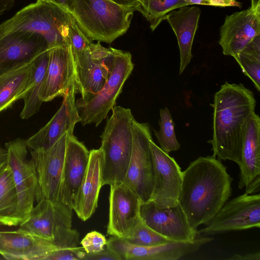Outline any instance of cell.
Segmentation results:
<instances>
[{
    "instance_id": "9",
    "label": "cell",
    "mask_w": 260,
    "mask_h": 260,
    "mask_svg": "<svg viewBox=\"0 0 260 260\" xmlns=\"http://www.w3.org/2000/svg\"><path fill=\"white\" fill-rule=\"evenodd\" d=\"M77 93L82 101L97 93L108 80L113 68V48H106L100 42L91 43L85 49L73 52Z\"/></svg>"
},
{
    "instance_id": "24",
    "label": "cell",
    "mask_w": 260,
    "mask_h": 260,
    "mask_svg": "<svg viewBox=\"0 0 260 260\" xmlns=\"http://www.w3.org/2000/svg\"><path fill=\"white\" fill-rule=\"evenodd\" d=\"M238 188L245 187L260 175V118L253 114L243 141Z\"/></svg>"
},
{
    "instance_id": "31",
    "label": "cell",
    "mask_w": 260,
    "mask_h": 260,
    "mask_svg": "<svg viewBox=\"0 0 260 260\" xmlns=\"http://www.w3.org/2000/svg\"><path fill=\"white\" fill-rule=\"evenodd\" d=\"M123 239L129 243L145 246H154L172 242L150 228L144 223L141 217Z\"/></svg>"
},
{
    "instance_id": "5",
    "label": "cell",
    "mask_w": 260,
    "mask_h": 260,
    "mask_svg": "<svg viewBox=\"0 0 260 260\" xmlns=\"http://www.w3.org/2000/svg\"><path fill=\"white\" fill-rule=\"evenodd\" d=\"M111 110L101 136L103 186L123 183L133 148L134 117L131 109L115 106Z\"/></svg>"
},
{
    "instance_id": "4",
    "label": "cell",
    "mask_w": 260,
    "mask_h": 260,
    "mask_svg": "<svg viewBox=\"0 0 260 260\" xmlns=\"http://www.w3.org/2000/svg\"><path fill=\"white\" fill-rule=\"evenodd\" d=\"M70 13L92 41L111 43L128 29L134 13L140 6H127L110 0H72Z\"/></svg>"
},
{
    "instance_id": "21",
    "label": "cell",
    "mask_w": 260,
    "mask_h": 260,
    "mask_svg": "<svg viewBox=\"0 0 260 260\" xmlns=\"http://www.w3.org/2000/svg\"><path fill=\"white\" fill-rule=\"evenodd\" d=\"M59 248L20 228L0 231V254L7 259L45 260Z\"/></svg>"
},
{
    "instance_id": "27",
    "label": "cell",
    "mask_w": 260,
    "mask_h": 260,
    "mask_svg": "<svg viewBox=\"0 0 260 260\" xmlns=\"http://www.w3.org/2000/svg\"><path fill=\"white\" fill-rule=\"evenodd\" d=\"M48 56L49 50L40 54L33 61L34 67L28 89L22 98L24 106L20 114L22 119H28L36 114L43 103L40 99V93L47 66Z\"/></svg>"
},
{
    "instance_id": "39",
    "label": "cell",
    "mask_w": 260,
    "mask_h": 260,
    "mask_svg": "<svg viewBox=\"0 0 260 260\" xmlns=\"http://www.w3.org/2000/svg\"><path fill=\"white\" fill-rule=\"evenodd\" d=\"M14 3V0H0V17L6 11L11 9Z\"/></svg>"
},
{
    "instance_id": "40",
    "label": "cell",
    "mask_w": 260,
    "mask_h": 260,
    "mask_svg": "<svg viewBox=\"0 0 260 260\" xmlns=\"http://www.w3.org/2000/svg\"><path fill=\"white\" fill-rule=\"evenodd\" d=\"M112 2L122 6H140V4L135 0H110Z\"/></svg>"
},
{
    "instance_id": "7",
    "label": "cell",
    "mask_w": 260,
    "mask_h": 260,
    "mask_svg": "<svg viewBox=\"0 0 260 260\" xmlns=\"http://www.w3.org/2000/svg\"><path fill=\"white\" fill-rule=\"evenodd\" d=\"M113 63L110 75L102 88L86 101L76 104L83 125H99L115 106L125 81L134 69L131 54L113 48Z\"/></svg>"
},
{
    "instance_id": "25",
    "label": "cell",
    "mask_w": 260,
    "mask_h": 260,
    "mask_svg": "<svg viewBox=\"0 0 260 260\" xmlns=\"http://www.w3.org/2000/svg\"><path fill=\"white\" fill-rule=\"evenodd\" d=\"M33 61L0 76V112L22 99L28 89Z\"/></svg>"
},
{
    "instance_id": "19",
    "label": "cell",
    "mask_w": 260,
    "mask_h": 260,
    "mask_svg": "<svg viewBox=\"0 0 260 260\" xmlns=\"http://www.w3.org/2000/svg\"><path fill=\"white\" fill-rule=\"evenodd\" d=\"M107 234L123 238L139 218L142 201L123 183L110 185Z\"/></svg>"
},
{
    "instance_id": "17",
    "label": "cell",
    "mask_w": 260,
    "mask_h": 260,
    "mask_svg": "<svg viewBox=\"0 0 260 260\" xmlns=\"http://www.w3.org/2000/svg\"><path fill=\"white\" fill-rule=\"evenodd\" d=\"M74 84L63 97L61 106L50 121L38 132L26 140L28 148L32 150L47 149L64 134H73L76 124L81 121L77 108Z\"/></svg>"
},
{
    "instance_id": "23",
    "label": "cell",
    "mask_w": 260,
    "mask_h": 260,
    "mask_svg": "<svg viewBox=\"0 0 260 260\" xmlns=\"http://www.w3.org/2000/svg\"><path fill=\"white\" fill-rule=\"evenodd\" d=\"M201 11L196 6L182 7L167 13V20L177 39L180 52L179 75L190 63L193 56L192 46Z\"/></svg>"
},
{
    "instance_id": "32",
    "label": "cell",
    "mask_w": 260,
    "mask_h": 260,
    "mask_svg": "<svg viewBox=\"0 0 260 260\" xmlns=\"http://www.w3.org/2000/svg\"><path fill=\"white\" fill-rule=\"evenodd\" d=\"M69 37L71 49L73 52L85 49L92 42L81 30L72 16L69 25Z\"/></svg>"
},
{
    "instance_id": "12",
    "label": "cell",
    "mask_w": 260,
    "mask_h": 260,
    "mask_svg": "<svg viewBox=\"0 0 260 260\" xmlns=\"http://www.w3.org/2000/svg\"><path fill=\"white\" fill-rule=\"evenodd\" d=\"M150 147L154 168L153 187L150 200L160 208L178 204L182 171L175 159L164 151L151 139Z\"/></svg>"
},
{
    "instance_id": "33",
    "label": "cell",
    "mask_w": 260,
    "mask_h": 260,
    "mask_svg": "<svg viewBox=\"0 0 260 260\" xmlns=\"http://www.w3.org/2000/svg\"><path fill=\"white\" fill-rule=\"evenodd\" d=\"M107 240L101 233L93 231L87 233L80 244L87 253H94L104 250L106 247Z\"/></svg>"
},
{
    "instance_id": "2",
    "label": "cell",
    "mask_w": 260,
    "mask_h": 260,
    "mask_svg": "<svg viewBox=\"0 0 260 260\" xmlns=\"http://www.w3.org/2000/svg\"><path fill=\"white\" fill-rule=\"evenodd\" d=\"M213 137L208 141L213 156L241 163V149L256 100L252 91L242 84L225 82L215 93Z\"/></svg>"
},
{
    "instance_id": "16",
    "label": "cell",
    "mask_w": 260,
    "mask_h": 260,
    "mask_svg": "<svg viewBox=\"0 0 260 260\" xmlns=\"http://www.w3.org/2000/svg\"><path fill=\"white\" fill-rule=\"evenodd\" d=\"M46 50V41L37 34L17 31L1 36L0 76L31 63Z\"/></svg>"
},
{
    "instance_id": "13",
    "label": "cell",
    "mask_w": 260,
    "mask_h": 260,
    "mask_svg": "<svg viewBox=\"0 0 260 260\" xmlns=\"http://www.w3.org/2000/svg\"><path fill=\"white\" fill-rule=\"evenodd\" d=\"M260 35V0H251L249 8L226 16L220 29L218 43L225 55L234 56Z\"/></svg>"
},
{
    "instance_id": "41",
    "label": "cell",
    "mask_w": 260,
    "mask_h": 260,
    "mask_svg": "<svg viewBox=\"0 0 260 260\" xmlns=\"http://www.w3.org/2000/svg\"><path fill=\"white\" fill-rule=\"evenodd\" d=\"M7 159L8 154L6 149L0 146V168L7 162Z\"/></svg>"
},
{
    "instance_id": "36",
    "label": "cell",
    "mask_w": 260,
    "mask_h": 260,
    "mask_svg": "<svg viewBox=\"0 0 260 260\" xmlns=\"http://www.w3.org/2000/svg\"><path fill=\"white\" fill-rule=\"evenodd\" d=\"M229 260H260V252H254L247 253L243 254H235L230 258Z\"/></svg>"
},
{
    "instance_id": "26",
    "label": "cell",
    "mask_w": 260,
    "mask_h": 260,
    "mask_svg": "<svg viewBox=\"0 0 260 260\" xmlns=\"http://www.w3.org/2000/svg\"><path fill=\"white\" fill-rule=\"evenodd\" d=\"M18 198L12 171L7 162L0 168V224L20 225L17 216Z\"/></svg>"
},
{
    "instance_id": "30",
    "label": "cell",
    "mask_w": 260,
    "mask_h": 260,
    "mask_svg": "<svg viewBox=\"0 0 260 260\" xmlns=\"http://www.w3.org/2000/svg\"><path fill=\"white\" fill-rule=\"evenodd\" d=\"M159 130L154 131L155 136L160 148L169 153L179 150L180 145L178 142L175 131V123L168 108L165 107L159 111Z\"/></svg>"
},
{
    "instance_id": "43",
    "label": "cell",
    "mask_w": 260,
    "mask_h": 260,
    "mask_svg": "<svg viewBox=\"0 0 260 260\" xmlns=\"http://www.w3.org/2000/svg\"><path fill=\"white\" fill-rule=\"evenodd\" d=\"M39 1H51V0H39Z\"/></svg>"
},
{
    "instance_id": "20",
    "label": "cell",
    "mask_w": 260,
    "mask_h": 260,
    "mask_svg": "<svg viewBox=\"0 0 260 260\" xmlns=\"http://www.w3.org/2000/svg\"><path fill=\"white\" fill-rule=\"evenodd\" d=\"M90 152L73 134H69L62 173L59 201L73 209L85 175Z\"/></svg>"
},
{
    "instance_id": "38",
    "label": "cell",
    "mask_w": 260,
    "mask_h": 260,
    "mask_svg": "<svg viewBox=\"0 0 260 260\" xmlns=\"http://www.w3.org/2000/svg\"><path fill=\"white\" fill-rule=\"evenodd\" d=\"M51 2L60 6L69 13L73 10L72 0H51Z\"/></svg>"
},
{
    "instance_id": "10",
    "label": "cell",
    "mask_w": 260,
    "mask_h": 260,
    "mask_svg": "<svg viewBox=\"0 0 260 260\" xmlns=\"http://www.w3.org/2000/svg\"><path fill=\"white\" fill-rule=\"evenodd\" d=\"M133 133L132 152L123 183L138 196L142 202H146L151 198L154 177L150 125L148 123H140L134 118Z\"/></svg>"
},
{
    "instance_id": "35",
    "label": "cell",
    "mask_w": 260,
    "mask_h": 260,
    "mask_svg": "<svg viewBox=\"0 0 260 260\" xmlns=\"http://www.w3.org/2000/svg\"><path fill=\"white\" fill-rule=\"evenodd\" d=\"M83 260H119L117 256L107 246L96 253H85Z\"/></svg>"
},
{
    "instance_id": "15",
    "label": "cell",
    "mask_w": 260,
    "mask_h": 260,
    "mask_svg": "<svg viewBox=\"0 0 260 260\" xmlns=\"http://www.w3.org/2000/svg\"><path fill=\"white\" fill-rule=\"evenodd\" d=\"M68 135L69 133L64 134L49 149L30 151V158L35 165L42 199L59 201Z\"/></svg>"
},
{
    "instance_id": "37",
    "label": "cell",
    "mask_w": 260,
    "mask_h": 260,
    "mask_svg": "<svg viewBox=\"0 0 260 260\" xmlns=\"http://www.w3.org/2000/svg\"><path fill=\"white\" fill-rule=\"evenodd\" d=\"M245 193L255 194L260 190V175L256 176L246 187Z\"/></svg>"
},
{
    "instance_id": "1",
    "label": "cell",
    "mask_w": 260,
    "mask_h": 260,
    "mask_svg": "<svg viewBox=\"0 0 260 260\" xmlns=\"http://www.w3.org/2000/svg\"><path fill=\"white\" fill-rule=\"evenodd\" d=\"M212 156L199 157L182 172L178 204L194 230L208 224L228 201L233 179Z\"/></svg>"
},
{
    "instance_id": "42",
    "label": "cell",
    "mask_w": 260,
    "mask_h": 260,
    "mask_svg": "<svg viewBox=\"0 0 260 260\" xmlns=\"http://www.w3.org/2000/svg\"><path fill=\"white\" fill-rule=\"evenodd\" d=\"M135 1H137V2H139V3L140 4V0H135Z\"/></svg>"
},
{
    "instance_id": "8",
    "label": "cell",
    "mask_w": 260,
    "mask_h": 260,
    "mask_svg": "<svg viewBox=\"0 0 260 260\" xmlns=\"http://www.w3.org/2000/svg\"><path fill=\"white\" fill-rule=\"evenodd\" d=\"M7 163L12 172L18 198L17 216L20 224L29 217L34 202L42 199L35 165L28 158L26 140L17 138L5 144Z\"/></svg>"
},
{
    "instance_id": "14",
    "label": "cell",
    "mask_w": 260,
    "mask_h": 260,
    "mask_svg": "<svg viewBox=\"0 0 260 260\" xmlns=\"http://www.w3.org/2000/svg\"><path fill=\"white\" fill-rule=\"evenodd\" d=\"M140 215L152 230L174 242H193L197 230L190 226L179 204L176 206L160 208L152 200L142 202Z\"/></svg>"
},
{
    "instance_id": "11",
    "label": "cell",
    "mask_w": 260,
    "mask_h": 260,
    "mask_svg": "<svg viewBox=\"0 0 260 260\" xmlns=\"http://www.w3.org/2000/svg\"><path fill=\"white\" fill-rule=\"evenodd\" d=\"M260 228V194L245 193L227 201L199 234L204 236Z\"/></svg>"
},
{
    "instance_id": "22",
    "label": "cell",
    "mask_w": 260,
    "mask_h": 260,
    "mask_svg": "<svg viewBox=\"0 0 260 260\" xmlns=\"http://www.w3.org/2000/svg\"><path fill=\"white\" fill-rule=\"evenodd\" d=\"M88 165L78 192L73 210L82 221L88 220L94 213L102 185L103 153L100 148L89 151Z\"/></svg>"
},
{
    "instance_id": "3",
    "label": "cell",
    "mask_w": 260,
    "mask_h": 260,
    "mask_svg": "<svg viewBox=\"0 0 260 260\" xmlns=\"http://www.w3.org/2000/svg\"><path fill=\"white\" fill-rule=\"evenodd\" d=\"M71 17L68 12L53 2L37 0L0 23V37L14 32H29L42 36L48 50L69 46Z\"/></svg>"
},
{
    "instance_id": "34",
    "label": "cell",
    "mask_w": 260,
    "mask_h": 260,
    "mask_svg": "<svg viewBox=\"0 0 260 260\" xmlns=\"http://www.w3.org/2000/svg\"><path fill=\"white\" fill-rule=\"evenodd\" d=\"M187 5H202L218 7H240L236 0H184Z\"/></svg>"
},
{
    "instance_id": "44",
    "label": "cell",
    "mask_w": 260,
    "mask_h": 260,
    "mask_svg": "<svg viewBox=\"0 0 260 260\" xmlns=\"http://www.w3.org/2000/svg\"><path fill=\"white\" fill-rule=\"evenodd\" d=\"M142 0H140V6H141V2Z\"/></svg>"
},
{
    "instance_id": "28",
    "label": "cell",
    "mask_w": 260,
    "mask_h": 260,
    "mask_svg": "<svg viewBox=\"0 0 260 260\" xmlns=\"http://www.w3.org/2000/svg\"><path fill=\"white\" fill-rule=\"evenodd\" d=\"M233 57L242 72L260 91V35L254 38Z\"/></svg>"
},
{
    "instance_id": "6",
    "label": "cell",
    "mask_w": 260,
    "mask_h": 260,
    "mask_svg": "<svg viewBox=\"0 0 260 260\" xmlns=\"http://www.w3.org/2000/svg\"><path fill=\"white\" fill-rule=\"evenodd\" d=\"M72 209L59 201L42 199L19 228L59 247H76L79 234L72 229Z\"/></svg>"
},
{
    "instance_id": "29",
    "label": "cell",
    "mask_w": 260,
    "mask_h": 260,
    "mask_svg": "<svg viewBox=\"0 0 260 260\" xmlns=\"http://www.w3.org/2000/svg\"><path fill=\"white\" fill-rule=\"evenodd\" d=\"M188 6L184 0H142L140 12L150 24L153 31L169 12Z\"/></svg>"
},
{
    "instance_id": "18",
    "label": "cell",
    "mask_w": 260,
    "mask_h": 260,
    "mask_svg": "<svg viewBox=\"0 0 260 260\" xmlns=\"http://www.w3.org/2000/svg\"><path fill=\"white\" fill-rule=\"evenodd\" d=\"M75 71L71 46L49 50L47 66L40 98L43 102L64 96L75 84Z\"/></svg>"
}]
</instances>
